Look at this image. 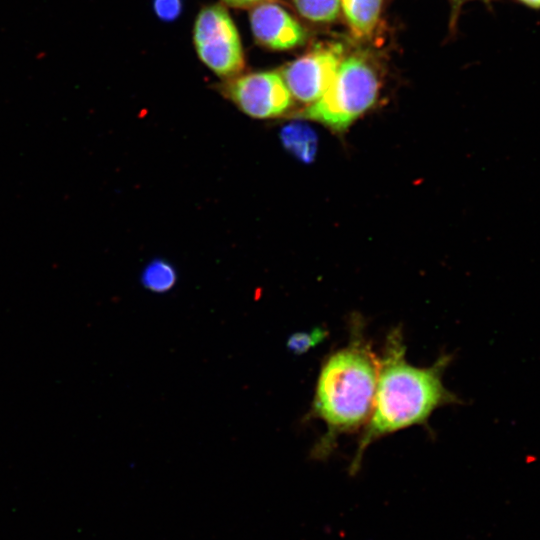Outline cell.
<instances>
[{
  "instance_id": "6da1fadb",
  "label": "cell",
  "mask_w": 540,
  "mask_h": 540,
  "mask_svg": "<svg viewBox=\"0 0 540 540\" xmlns=\"http://www.w3.org/2000/svg\"><path fill=\"white\" fill-rule=\"evenodd\" d=\"M450 361L446 354L429 367L413 366L406 360L401 328L389 332L379 356L373 410L349 466L351 476L360 470L364 452L373 442L411 426L426 425L437 408L461 402L443 384Z\"/></svg>"
},
{
  "instance_id": "7a4b0ae2",
  "label": "cell",
  "mask_w": 540,
  "mask_h": 540,
  "mask_svg": "<svg viewBox=\"0 0 540 540\" xmlns=\"http://www.w3.org/2000/svg\"><path fill=\"white\" fill-rule=\"evenodd\" d=\"M364 321L353 318L348 343L322 362L309 418H318L326 432L311 457L323 460L336 447L337 439L364 428L374 405L379 356L364 331Z\"/></svg>"
},
{
  "instance_id": "3957f363",
  "label": "cell",
  "mask_w": 540,
  "mask_h": 540,
  "mask_svg": "<svg viewBox=\"0 0 540 540\" xmlns=\"http://www.w3.org/2000/svg\"><path fill=\"white\" fill-rule=\"evenodd\" d=\"M381 81L368 57L356 53L343 58L328 89L298 117L344 132L376 103Z\"/></svg>"
},
{
  "instance_id": "277c9868",
  "label": "cell",
  "mask_w": 540,
  "mask_h": 540,
  "mask_svg": "<svg viewBox=\"0 0 540 540\" xmlns=\"http://www.w3.org/2000/svg\"><path fill=\"white\" fill-rule=\"evenodd\" d=\"M193 43L199 59L224 79L243 71L245 55L238 29L221 4L203 7L193 27Z\"/></svg>"
},
{
  "instance_id": "5b68a950",
  "label": "cell",
  "mask_w": 540,
  "mask_h": 540,
  "mask_svg": "<svg viewBox=\"0 0 540 540\" xmlns=\"http://www.w3.org/2000/svg\"><path fill=\"white\" fill-rule=\"evenodd\" d=\"M240 111L255 119H271L287 113L293 97L280 72L259 71L239 74L222 86Z\"/></svg>"
},
{
  "instance_id": "8992f818",
  "label": "cell",
  "mask_w": 540,
  "mask_h": 540,
  "mask_svg": "<svg viewBox=\"0 0 540 540\" xmlns=\"http://www.w3.org/2000/svg\"><path fill=\"white\" fill-rule=\"evenodd\" d=\"M343 53L340 43H323L287 64L280 73L292 97L306 106L316 102L333 81Z\"/></svg>"
},
{
  "instance_id": "52a82bcc",
  "label": "cell",
  "mask_w": 540,
  "mask_h": 540,
  "mask_svg": "<svg viewBox=\"0 0 540 540\" xmlns=\"http://www.w3.org/2000/svg\"><path fill=\"white\" fill-rule=\"evenodd\" d=\"M249 21L256 42L272 50L296 48L308 37L305 27L275 1L265 0L250 8Z\"/></svg>"
},
{
  "instance_id": "ba28073f",
  "label": "cell",
  "mask_w": 540,
  "mask_h": 540,
  "mask_svg": "<svg viewBox=\"0 0 540 540\" xmlns=\"http://www.w3.org/2000/svg\"><path fill=\"white\" fill-rule=\"evenodd\" d=\"M352 33L360 38L370 37L379 22L383 0H339Z\"/></svg>"
},
{
  "instance_id": "9c48e42d",
  "label": "cell",
  "mask_w": 540,
  "mask_h": 540,
  "mask_svg": "<svg viewBox=\"0 0 540 540\" xmlns=\"http://www.w3.org/2000/svg\"><path fill=\"white\" fill-rule=\"evenodd\" d=\"M280 139L288 152L303 162L314 159L317 151V136L306 124L294 122L283 127Z\"/></svg>"
},
{
  "instance_id": "30bf717a",
  "label": "cell",
  "mask_w": 540,
  "mask_h": 540,
  "mask_svg": "<svg viewBox=\"0 0 540 540\" xmlns=\"http://www.w3.org/2000/svg\"><path fill=\"white\" fill-rule=\"evenodd\" d=\"M177 281V273L172 264L163 259H155L145 266L141 274L144 288L154 293L171 290Z\"/></svg>"
},
{
  "instance_id": "8fae6325",
  "label": "cell",
  "mask_w": 540,
  "mask_h": 540,
  "mask_svg": "<svg viewBox=\"0 0 540 540\" xmlns=\"http://www.w3.org/2000/svg\"><path fill=\"white\" fill-rule=\"evenodd\" d=\"M298 13L315 23L333 22L339 15V0H292Z\"/></svg>"
},
{
  "instance_id": "7c38bea8",
  "label": "cell",
  "mask_w": 540,
  "mask_h": 540,
  "mask_svg": "<svg viewBox=\"0 0 540 540\" xmlns=\"http://www.w3.org/2000/svg\"><path fill=\"white\" fill-rule=\"evenodd\" d=\"M327 335L328 331L321 327L313 328L310 331L296 332L289 336L286 343L287 348L290 352L300 355L321 343Z\"/></svg>"
},
{
  "instance_id": "4fadbf2b",
  "label": "cell",
  "mask_w": 540,
  "mask_h": 540,
  "mask_svg": "<svg viewBox=\"0 0 540 540\" xmlns=\"http://www.w3.org/2000/svg\"><path fill=\"white\" fill-rule=\"evenodd\" d=\"M182 0H153L155 14L165 22L174 21L182 12Z\"/></svg>"
},
{
  "instance_id": "5bb4252c",
  "label": "cell",
  "mask_w": 540,
  "mask_h": 540,
  "mask_svg": "<svg viewBox=\"0 0 540 540\" xmlns=\"http://www.w3.org/2000/svg\"><path fill=\"white\" fill-rule=\"evenodd\" d=\"M225 4L234 8H252L265 0H222Z\"/></svg>"
},
{
  "instance_id": "9a60e30c",
  "label": "cell",
  "mask_w": 540,
  "mask_h": 540,
  "mask_svg": "<svg viewBox=\"0 0 540 540\" xmlns=\"http://www.w3.org/2000/svg\"><path fill=\"white\" fill-rule=\"evenodd\" d=\"M515 1L524 7H527L533 10H540V0H515Z\"/></svg>"
},
{
  "instance_id": "2e32d148",
  "label": "cell",
  "mask_w": 540,
  "mask_h": 540,
  "mask_svg": "<svg viewBox=\"0 0 540 540\" xmlns=\"http://www.w3.org/2000/svg\"><path fill=\"white\" fill-rule=\"evenodd\" d=\"M452 1L457 2V3H461V2H463V1H468V0H452ZM482 1H485V2L488 3V2H490L491 0H482Z\"/></svg>"
}]
</instances>
